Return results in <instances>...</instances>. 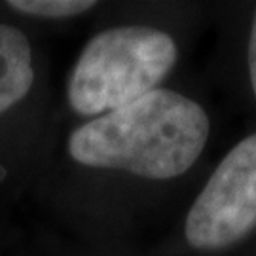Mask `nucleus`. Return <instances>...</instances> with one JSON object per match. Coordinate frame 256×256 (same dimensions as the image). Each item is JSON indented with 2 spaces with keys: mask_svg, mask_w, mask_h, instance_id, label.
<instances>
[{
  "mask_svg": "<svg viewBox=\"0 0 256 256\" xmlns=\"http://www.w3.org/2000/svg\"><path fill=\"white\" fill-rule=\"evenodd\" d=\"M209 114L182 93L158 88L126 106L90 118L70 133L66 152L92 169H118L148 180H171L207 146Z\"/></svg>",
  "mask_w": 256,
  "mask_h": 256,
  "instance_id": "nucleus-1",
  "label": "nucleus"
},
{
  "mask_svg": "<svg viewBox=\"0 0 256 256\" xmlns=\"http://www.w3.org/2000/svg\"><path fill=\"white\" fill-rule=\"evenodd\" d=\"M178 59L174 38L150 25H118L88 40L66 80L70 108L88 118L154 92Z\"/></svg>",
  "mask_w": 256,
  "mask_h": 256,
  "instance_id": "nucleus-2",
  "label": "nucleus"
},
{
  "mask_svg": "<svg viewBox=\"0 0 256 256\" xmlns=\"http://www.w3.org/2000/svg\"><path fill=\"white\" fill-rule=\"evenodd\" d=\"M256 230V133L220 160L184 220V238L198 250H222Z\"/></svg>",
  "mask_w": 256,
  "mask_h": 256,
  "instance_id": "nucleus-3",
  "label": "nucleus"
},
{
  "mask_svg": "<svg viewBox=\"0 0 256 256\" xmlns=\"http://www.w3.org/2000/svg\"><path fill=\"white\" fill-rule=\"evenodd\" d=\"M34 84L32 50L19 28L0 23V114L21 102Z\"/></svg>",
  "mask_w": 256,
  "mask_h": 256,
  "instance_id": "nucleus-4",
  "label": "nucleus"
},
{
  "mask_svg": "<svg viewBox=\"0 0 256 256\" xmlns=\"http://www.w3.org/2000/svg\"><path fill=\"white\" fill-rule=\"evenodd\" d=\"M97 6L93 0H10L8 8L32 18L66 19L82 16Z\"/></svg>",
  "mask_w": 256,
  "mask_h": 256,
  "instance_id": "nucleus-5",
  "label": "nucleus"
},
{
  "mask_svg": "<svg viewBox=\"0 0 256 256\" xmlns=\"http://www.w3.org/2000/svg\"><path fill=\"white\" fill-rule=\"evenodd\" d=\"M248 76H250V86H252V93L256 97V12L252 18V27H250V34H248Z\"/></svg>",
  "mask_w": 256,
  "mask_h": 256,
  "instance_id": "nucleus-6",
  "label": "nucleus"
}]
</instances>
